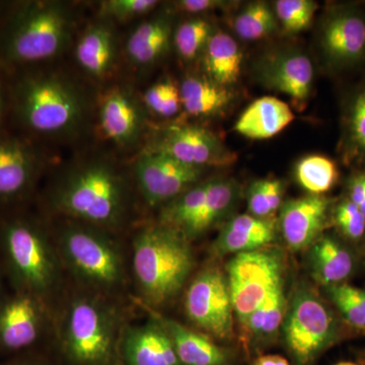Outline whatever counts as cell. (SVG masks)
I'll return each instance as SVG.
<instances>
[{
	"label": "cell",
	"instance_id": "cell-44",
	"mask_svg": "<svg viewBox=\"0 0 365 365\" xmlns=\"http://www.w3.org/2000/svg\"><path fill=\"white\" fill-rule=\"evenodd\" d=\"M336 365H359L356 364H353V362H340V364Z\"/></svg>",
	"mask_w": 365,
	"mask_h": 365
},
{
	"label": "cell",
	"instance_id": "cell-16",
	"mask_svg": "<svg viewBox=\"0 0 365 365\" xmlns=\"http://www.w3.org/2000/svg\"><path fill=\"white\" fill-rule=\"evenodd\" d=\"M119 351L124 365H182L162 322L128 329Z\"/></svg>",
	"mask_w": 365,
	"mask_h": 365
},
{
	"label": "cell",
	"instance_id": "cell-36",
	"mask_svg": "<svg viewBox=\"0 0 365 365\" xmlns=\"http://www.w3.org/2000/svg\"><path fill=\"white\" fill-rule=\"evenodd\" d=\"M329 288L333 304L345 321L355 330L365 334V313L355 292V287L342 283Z\"/></svg>",
	"mask_w": 365,
	"mask_h": 365
},
{
	"label": "cell",
	"instance_id": "cell-21",
	"mask_svg": "<svg viewBox=\"0 0 365 365\" xmlns=\"http://www.w3.org/2000/svg\"><path fill=\"white\" fill-rule=\"evenodd\" d=\"M294 120L289 106L279 98L263 97L245 110L235 125V131L251 139L277 135Z\"/></svg>",
	"mask_w": 365,
	"mask_h": 365
},
{
	"label": "cell",
	"instance_id": "cell-39",
	"mask_svg": "<svg viewBox=\"0 0 365 365\" xmlns=\"http://www.w3.org/2000/svg\"><path fill=\"white\" fill-rule=\"evenodd\" d=\"M349 129L352 143L357 150L365 153V90L353 103Z\"/></svg>",
	"mask_w": 365,
	"mask_h": 365
},
{
	"label": "cell",
	"instance_id": "cell-32",
	"mask_svg": "<svg viewBox=\"0 0 365 365\" xmlns=\"http://www.w3.org/2000/svg\"><path fill=\"white\" fill-rule=\"evenodd\" d=\"M212 35V26L202 18L184 21L174 35L178 54L184 60L196 58L204 51Z\"/></svg>",
	"mask_w": 365,
	"mask_h": 365
},
{
	"label": "cell",
	"instance_id": "cell-25",
	"mask_svg": "<svg viewBox=\"0 0 365 365\" xmlns=\"http://www.w3.org/2000/svg\"><path fill=\"white\" fill-rule=\"evenodd\" d=\"M182 365H225L227 353L203 334L173 321L162 319Z\"/></svg>",
	"mask_w": 365,
	"mask_h": 365
},
{
	"label": "cell",
	"instance_id": "cell-2",
	"mask_svg": "<svg viewBox=\"0 0 365 365\" xmlns=\"http://www.w3.org/2000/svg\"><path fill=\"white\" fill-rule=\"evenodd\" d=\"M132 266L144 299L160 306L184 287L193 269V252L188 240L174 228L146 227L134 239Z\"/></svg>",
	"mask_w": 365,
	"mask_h": 365
},
{
	"label": "cell",
	"instance_id": "cell-12",
	"mask_svg": "<svg viewBox=\"0 0 365 365\" xmlns=\"http://www.w3.org/2000/svg\"><path fill=\"white\" fill-rule=\"evenodd\" d=\"M134 176L144 200L150 206L173 201L193 187L202 168L187 165L169 155L143 151L134 163Z\"/></svg>",
	"mask_w": 365,
	"mask_h": 365
},
{
	"label": "cell",
	"instance_id": "cell-10",
	"mask_svg": "<svg viewBox=\"0 0 365 365\" xmlns=\"http://www.w3.org/2000/svg\"><path fill=\"white\" fill-rule=\"evenodd\" d=\"M187 317L204 332L230 339L234 334V306L227 274L216 266L203 269L190 283L184 299Z\"/></svg>",
	"mask_w": 365,
	"mask_h": 365
},
{
	"label": "cell",
	"instance_id": "cell-34",
	"mask_svg": "<svg viewBox=\"0 0 365 365\" xmlns=\"http://www.w3.org/2000/svg\"><path fill=\"white\" fill-rule=\"evenodd\" d=\"M143 104L158 116H174L182 108L181 91L172 79H163L145 91Z\"/></svg>",
	"mask_w": 365,
	"mask_h": 365
},
{
	"label": "cell",
	"instance_id": "cell-24",
	"mask_svg": "<svg viewBox=\"0 0 365 365\" xmlns=\"http://www.w3.org/2000/svg\"><path fill=\"white\" fill-rule=\"evenodd\" d=\"M37 160L24 144L0 140V198L20 195L32 184Z\"/></svg>",
	"mask_w": 365,
	"mask_h": 365
},
{
	"label": "cell",
	"instance_id": "cell-27",
	"mask_svg": "<svg viewBox=\"0 0 365 365\" xmlns=\"http://www.w3.org/2000/svg\"><path fill=\"white\" fill-rule=\"evenodd\" d=\"M237 194V185L234 182L223 179L209 180L207 194L202 207L181 234L189 241L207 232L232 208Z\"/></svg>",
	"mask_w": 365,
	"mask_h": 365
},
{
	"label": "cell",
	"instance_id": "cell-20",
	"mask_svg": "<svg viewBox=\"0 0 365 365\" xmlns=\"http://www.w3.org/2000/svg\"><path fill=\"white\" fill-rule=\"evenodd\" d=\"M79 66L93 78H107L117 58L116 35L109 24L96 23L81 35L76 49Z\"/></svg>",
	"mask_w": 365,
	"mask_h": 365
},
{
	"label": "cell",
	"instance_id": "cell-9",
	"mask_svg": "<svg viewBox=\"0 0 365 365\" xmlns=\"http://www.w3.org/2000/svg\"><path fill=\"white\" fill-rule=\"evenodd\" d=\"M283 334L297 361L307 364L337 339V319L323 300L302 288L287 309Z\"/></svg>",
	"mask_w": 365,
	"mask_h": 365
},
{
	"label": "cell",
	"instance_id": "cell-35",
	"mask_svg": "<svg viewBox=\"0 0 365 365\" xmlns=\"http://www.w3.org/2000/svg\"><path fill=\"white\" fill-rule=\"evenodd\" d=\"M275 6L278 20L288 33H299L309 28L317 9L311 0H279Z\"/></svg>",
	"mask_w": 365,
	"mask_h": 365
},
{
	"label": "cell",
	"instance_id": "cell-15",
	"mask_svg": "<svg viewBox=\"0 0 365 365\" xmlns=\"http://www.w3.org/2000/svg\"><path fill=\"white\" fill-rule=\"evenodd\" d=\"M39 299L21 294L0 307V348L18 352L35 344L43 328Z\"/></svg>",
	"mask_w": 365,
	"mask_h": 365
},
{
	"label": "cell",
	"instance_id": "cell-5",
	"mask_svg": "<svg viewBox=\"0 0 365 365\" xmlns=\"http://www.w3.org/2000/svg\"><path fill=\"white\" fill-rule=\"evenodd\" d=\"M61 348L71 365L114 364L119 351L114 314L100 300L74 299L62 323Z\"/></svg>",
	"mask_w": 365,
	"mask_h": 365
},
{
	"label": "cell",
	"instance_id": "cell-28",
	"mask_svg": "<svg viewBox=\"0 0 365 365\" xmlns=\"http://www.w3.org/2000/svg\"><path fill=\"white\" fill-rule=\"evenodd\" d=\"M182 107L192 116H210L222 111L230 101L232 93L225 86L210 78L187 76L181 86Z\"/></svg>",
	"mask_w": 365,
	"mask_h": 365
},
{
	"label": "cell",
	"instance_id": "cell-13",
	"mask_svg": "<svg viewBox=\"0 0 365 365\" xmlns=\"http://www.w3.org/2000/svg\"><path fill=\"white\" fill-rule=\"evenodd\" d=\"M144 106L129 88L117 86L108 91L98 111L104 136L120 148H129L138 143L146 125Z\"/></svg>",
	"mask_w": 365,
	"mask_h": 365
},
{
	"label": "cell",
	"instance_id": "cell-43",
	"mask_svg": "<svg viewBox=\"0 0 365 365\" xmlns=\"http://www.w3.org/2000/svg\"><path fill=\"white\" fill-rule=\"evenodd\" d=\"M6 365H46L43 364L40 360L36 359H21L16 360V361L11 362V364H9Z\"/></svg>",
	"mask_w": 365,
	"mask_h": 365
},
{
	"label": "cell",
	"instance_id": "cell-4",
	"mask_svg": "<svg viewBox=\"0 0 365 365\" xmlns=\"http://www.w3.org/2000/svg\"><path fill=\"white\" fill-rule=\"evenodd\" d=\"M58 247L67 266L86 285L111 292L123 283V257L107 230L72 220L60 230Z\"/></svg>",
	"mask_w": 365,
	"mask_h": 365
},
{
	"label": "cell",
	"instance_id": "cell-18",
	"mask_svg": "<svg viewBox=\"0 0 365 365\" xmlns=\"http://www.w3.org/2000/svg\"><path fill=\"white\" fill-rule=\"evenodd\" d=\"M275 237V220L242 215L223 227L216 240L215 251L220 255L248 253L268 246Z\"/></svg>",
	"mask_w": 365,
	"mask_h": 365
},
{
	"label": "cell",
	"instance_id": "cell-23",
	"mask_svg": "<svg viewBox=\"0 0 365 365\" xmlns=\"http://www.w3.org/2000/svg\"><path fill=\"white\" fill-rule=\"evenodd\" d=\"M172 19L160 14L140 24L126 43V54L136 66H150L162 58L172 38Z\"/></svg>",
	"mask_w": 365,
	"mask_h": 365
},
{
	"label": "cell",
	"instance_id": "cell-6",
	"mask_svg": "<svg viewBox=\"0 0 365 365\" xmlns=\"http://www.w3.org/2000/svg\"><path fill=\"white\" fill-rule=\"evenodd\" d=\"M74 20L66 4L32 2L20 11L6 43L9 59L33 63L57 56L71 39Z\"/></svg>",
	"mask_w": 365,
	"mask_h": 365
},
{
	"label": "cell",
	"instance_id": "cell-1",
	"mask_svg": "<svg viewBox=\"0 0 365 365\" xmlns=\"http://www.w3.org/2000/svg\"><path fill=\"white\" fill-rule=\"evenodd\" d=\"M130 188L123 173L109 158H83L67 167L54 182L53 209L102 230H117L130 209Z\"/></svg>",
	"mask_w": 365,
	"mask_h": 365
},
{
	"label": "cell",
	"instance_id": "cell-31",
	"mask_svg": "<svg viewBox=\"0 0 365 365\" xmlns=\"http://www.w3.org/2000/svg\"><path fill=\"white\" fill-rule=\"evenodd\" d=\"M235 31L244 40L262 39L276 30V18L265 2L249 4L235 20Z\"/></svg>",
	"mask_w": 365,
	"mask_h": 365
},
{
	"label": "cell",
	"instance_id": "cell-30",
	"mask_svg": "<svg viewBox=\"0 0 365 365\" xmlns=\"http://www.w3.org/2000/svg\"><path fill=\"white\" fill-rule=\"evenodd\" d=\"M297 181L312 195H321L329 191L336 181L338 172L330 158L322 155H309L302 158L297 165Z\"/></svg>",
	"mask_w": 365,
	"mask_h": 365
},
{
	"label": "cell",
	"instance_id": "cell-22",
	"mask_svg": "<svg viewBox=\"0 0 365 365\" xmlns=\"http://www.w3.org/2000/svg\"><path fill=\"white\" fill-rule=\"evenodd\" d=\"M309 266L314 279L327 287L345 283L354 271L350 250L332 237H322L311 247Z\"/></svg>",
	"mask_w": 365,
	"mask_h": 365
},
{
	"label": "cell",
	"instance_id": "cell-3",
	"mask_svg": "<svg viewBox=\"0 0 365 365\" xmlns=\"http://www.w3.org/2000/svg\"><path fill=\"white\" fill-rule=\"evenodd\" d=\"M16 102L26 126L46 136L76 135L88 117L85 91L61 74H40L26 79L19 88Z\"/></svg>",
	"mask_w": 365,
	"mask_h": 365
},
{
	"label": "cell",
	"instance_id": "cell-42",
	"mask_svg": "<svg viewBox=\"0 0 365 365\" xmlns=\"http://www.w3.org/2000/svg\"><path fill=\"white\" fill-rule=\"evenodd\" d=\"M254 365H289V362L280 355H265L259 357Z\"/></svg>",
	"mask_w": 365,
	"mask_h": 365
},
{
	"label": "cell",
	"instance_id": "cell-11",
	"mask_svg": "<svg viewBox=\"0 0 365 365\" xmlns=\"http://www.w3.org/2000/svg\"><path fill=\"white\" fill-rule=\"evenodd\" d=\"M163 153L194 167H225L237 160L212 132L192 125H176L150 137L145 150Z\"/></svg>",
	"mask_w": 365,
	"mask_h": 365
},
{
	"label": "cell",
	"instance_id": "cell-7",
	"mask_svg": "<svg viewBox=\"0 0 365 365\" xmlns=\"http://www.w3.org/2000/svg\"><path fill=\"white\" fill-rule=\"evenodd\" d=\"M2 247L14 279L24 294L40 299L58 279L56 255L42 230L34 222L16 220L2 230Z\"/></svg>",
	"mask_w": 365,
	"mask_h": 365
},
{
	"label": "cell",
	"instance_id": "cell-26",
	"mask_svg": "<svg viewBox=\"0 0 365 365\" xmlns=\"http://www.w3.org/2000/svg\"><path fill=\"white\" fill-rule=\"evenodd\" d=\"M242 54L239 45L227 34H213L204 49V67L209 78L225 86L237 83L241 76Z\"/></svg>",
	"mask_w": 365,
	"mask_h": 365
},
{
	"label": "cell",
	"instance_id": "cell-29",
	"mask_svg": "<svg viewBox=\"0 0 365 365\" xmlns=\"http://www.w3.org/2000/svg\"><path fill=\"white\" fill-rule=\"evenodd\" d=\"M287 306V295L282 283L249 317L244 327L253 337L262 338L273 335L284 322Z\"/></svg>",
	"mask_w": 365,
	"mask_h": 365
},
{
	"label": "cell",
	"instance_id": "cell-19",
	"mask_svg": "<svg viewBox=\"0 0 365 365\" xmlns=\"http://www.w3.org/2000/svg\"><path fill=\"white\" fill-rule=\"evenodd\" d=\"M261 76L269 88L295 101H304L313 85V64L302 54L284 55L262 67Z\"/></svg>",
	"mask_w": 365,
	"mask_h": 365
},
{
	"label": "cell",
	"instance_id": "cell-45",
	"mask_svg": "<svg viewBox=\"0 0 365 365\" xmlns=\"http://www.w3.org/2000/svg\"><path fill=\"white\" fill-rule=\"evenodd\" d=\"M1 113H2V98H1V95H0V118H1Z\"/></svg>",
	"mask_w": 365,
	"mask_h": 365
},
{
	"label": "cell",
	"instance_id": "cell-8",
	"mask_svg": "<svg viewBox=\"0 0 365 365\" xmlns=\"http://www.w3.org/2000/svg\"><path fill=\"white\" fill-rule=\"evenodd\" d=\"M284 263L272 249L235 255L227 265L234 311L242 326L276 287L282 284Z\"/></svg>",
	"mask_w": 365,
	"mask_h": 365
},
{
	"label": "cell",
	"instance_id": "cell-14",
	"mask_svg": "<svg viewBox=\"0 0 365 365\" xmlns=\"http://www.w3.org/2000/svg\"><path fill=\"white\" fill-rule=\"evenodd\" d=\"M330 201L321 195H309L288 201L281 208L280 228L292 251L312 247L319 239L328 217Z\"/></svg>",
	"mask_w": 365,
	"mask_h": 365
},
{
	"label": "cell",
	"instance_id": "cell-40",
	"mask_svg": "<svg viewBox=\"0 0 365 365\" xmlns=\"http://www.w3.org/2000/svg\"><path fill=\"white\" fill-rule=\"evenodd\" d=\"M349 200L365 215V174L353 178L350 182Z\"/></svg>",
	"mask_w": 365,
	"mask_h": 365
},
{
	"label": "cell",
	"instance_id": "cell-33",
	"mask_svg": "<svg viewBox=\"0 0 365 365\" xmlns=\"http://www.w3.org/2000/svg\"><path fill=\"white\" fill-rule=\"evenodd\" d=\"M283 187L278 180L265 179L254 182L248 192V208L252 215L269 218L280 207Z\"/></svg>",
	"mask_w": 365,
	"mask_h": 365
},
{
	"label": "cell",
	"instance_id": "cell-17",
	"mask_svg": "<svg viewBox=\"0 0 365 365\" xmlns=\"http://www.w3.org/2000/svg\"><path fill=\"white\" fill-rule=\"evenodd\" d=\"M327 56L334 63L352 64L365 54V21L353 11L335 14L324 28L322 38Z\"/></svg>",
	"mask_w": 365,
	"mask_h": 365
},
{
	"label": "cell",
	"instance_id": "cell-38",
	"mask_svg": "<svg viewBox=\"0 0 365 365\" xmlns=\"http://www.w3.org/2000/svg\"><path fill=\"white\" fill-rule=\"evenodd\" d=\"M335 222L341 232L351 241H359L365 235V215L349 199L336 208Z\"/></svg>",
	"mask_w": 365,
	"mask_h": 365
},
{
	"label": "cell",
	"instance_id": "cell-37",
	"mask_svg": "<svg viewBox=\"0 0 365 365\" xmlns=\"http://www.w3.org/2000/svg\"><path fill=\"white\" fill-rule=\"evenodd\" d=\"M158 4L155 0H108L101 2L100 14L105 19L128 21L150 13Z\"/></svg>",
	"mask_w": 365,
	"mask_h": 365
},
{
	"label": "cell",
	"instance_id": "cell-41",
	"mask_svg": "<svg viewBox=\"0 0 365 365\" xmlns=\"http://www.w3.org/2000/svg\"><path fill=\"white\" fill-rule=\"evenodd\" d=\"M222 6V2L216 0H182L177 2V6L181 11L191 14L204 13Z\"/></svg>",
	"mask_w": 365,
	"mask_h": 365
}]
</instances>
